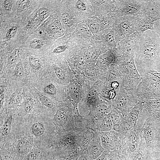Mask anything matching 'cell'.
<instances>
[{"mask_svg": "<svg viewBox=\"0 0 160 160\" xmlns=\"http://www.w3.org/2000/svg\"><path fill=\"white\" fill-rule=\"evenodd\" d=\"M139 34V40L134 60L141 76L149 70L153 69L160 61V39L153 30H148Z\"/></svg>", "mask_w": 160, "mask_h": 160, "instance_id": "obj_1", "label": "cell"}, {"mask_svg": "<svg viewBox=\"0 0 160 160\" xmlns=\"http://www.w3.org/2000/svg\"><path fill=\"white\" fill-rule=\"evenodd\" d=\"M150 1L142 0L116 1V14L118 17L136 16L146 12Z\"/></svg>", "mask_w": 160, "mask_h": 160, "instance_id": "obj_2", "label": "cell"}, {"mask_svg": "<svg viewBox=\"0 0 160 160\" xmlns=\"http://www.w3.org/2000/svg\"><path fill=\"white\" fill-rule=\"evenodd\" d=\"M141 76L143 89L147 91L146 100L160 98V73L151 69Z\"/></svg>", "mask_w": 160, "mask_h": 160, "instance_id": "obj_3", "label": "cell"}, {"mask_svg": "<svg viewBox=\"0 0 160 160\" xmlns=\"http://www.w3.org/2000/svg\"><path fill=\"white\" fill-rule=\"evenodd\" d=\"M116 20L114 33L118 43L136 32L135 16L128 15L118 17Z\"/></svg>", "mask_w": 160, "mask_h": 160, "instance_id": "obj_4", "label": "cell"}, {"mask_svg": "<svg viewBox=\"0 0 160 160\" xmlns=\"http://www.w3.org/2000/svg\"><path fill=\"white\" fill-rule=\"evenodd\" d=\"M143 136L140 129L136 124L122 139L123 144L129 156H133L141 145Z\"/></svg>", "mask_w": 160, "mask_h": 160, "instance_id": "obj_5", "label": "cell"}, {"mask_svg": "<svg viewBox=\"0 0 160 160\" xmlns=\"http://www.w3.org/2000/svg\"><path fill=\"white\" fill-rule=\"evenodd\" d=\"M139 38V33L135 32L118 43V50L121 59L127 60L134 56Z\"/></svg>", "mask_w": 160, "mask_h": 160, "instance_id": "obj_6", "label": "cell"}, {"mask_svg": "<svg viewBox=\"0 0 160 160\" xmlns=\"http://www.w3.org/2000/svg\"><path fill=\"white\" fill-rule=\"evenodd\" d=\"M100 133L101 144L104 149L110 151L116 150L121 140L117 132L113 129Z\"/></svg>", "mask_w": 160, "mask_h": 160, "instance_id": "obj_7", "label": "cell"}, {"mask_svg": "<svg viewBox=\"0 0 160 160\" xmlns=\"http://www.w3.org/2000/svg\"><path fill=\"white\" fill-rule=\"evenodd\" d=\"M149 151L153 148L156 139V132L153 121L148 117L140 129Z\"/></svg>", "mask_w": 160, "mask_h": 160, "instance_id": "obj_8", "label": "cell"}, {"mask_svg": "<svg viewBox=\"0 0 160 160\" xmlns=\"http://www.w3.org/2000/svg\"><path fill=\"white\" fill-rule=\"evenodd\" d=\"M136 31L140 33L148 30L153 31L156 21L146 11L144 13L135 16Z\"/></svg>", "mask_w": 160, "mask_h": 160, "instance_id": "obj_9", "label": "cell"}, {"mask_svg": "<svg viewBox=\"0 0 160 160\" xmlns=\"http://www.w3.org/2000/svg\"><path fill=\"white\" fill-rule=\"evenodd\" d=\"M105 150L101 143L100 132L94 130L92 140L86 151L93 160L98 158Z\"/></svg>", "mask_w": 160, "mask_h": 160, "instance_id": "obj_10", "label": "cell"}, {"mask_svg": "<svg viewBox=\"0 0 160 160\" xmlns=\"http://www.w3.org/2000/svg\"><path fill=\"white\" fill-rule=\"evenodd\" d=\"M84 151L80 146H76L63 150L58 155L56 158L58 160H77Z\"/></svg>", "mask_w": 160, "mask_h": 160, "instance_id": "obj_11", "label": "cell"}, {"mask_svg": "<svg viewBox=\"0 0 160 160\" xmlns=\"http://www.w3.org/2000/svg\"><path fill=\"white\" fill-rule=\"evenodd\" d=\"M15 148V152L19 159L20 160H22L32 148L27 139L21 138L17 141Z\"/></svg>", "mask_w": 160, "mask_h": 160, "instance_id": "obj_12", "label": "cell"}, {"mask_svg": "<svg viewBox=\"0 0 160 160\" xmlns=\"http://www.w3.org/2000/svg\"><path fill=\"white\" fill-rule=\"evenodd\" d=\"M93 131L87 128H81L79 136L78 143L79 146L84 151H86L92 140Z\"/></svg>", "mask_w": 160, "mask_h": 160, "instance_id": "obj_13", "label": "cell"}, {"mask_svg": "<svg viewBox=\"0 0 160 160\" xmlns=\"http://www.w3.org/2000/svg\"><path fill=\"white\" fill-rule=\"evenodd\" d=\"M144 102V100L140 99L128 113L125 116L134 125L136 124L139 118L143 108V104Z\"/></svg>", "mask_w": 160, "mask_h": 160, "instance_id": "obj_14", "label": "cell"}, {"mask_svg": "<svg viewBox=\"0 0 160 160\" xmlns=\"http://www.w3.org/2000/svg\"><path fill=\"white\" fill-rule=\"evenodd\" d=\"M113 129L109 114L100 118L97 124V130L100 132H108Z\"/></svg>", "mask_w": 160, "mask_h": 160, "instance_id": "obj_15", "label": "cell"}, {"mask_svg": "<svg viewBox=\"0 0 160 160\" xmlns=\"http://www.w3.org/2000/svg\"><path fill=\"white\" fill-rule=\"evenodd\" d=\"M46 127L44 123L40 121H35L31 124L30 131L32 136L38 138L43 136L46 131Z\"/></svg>", "mask_w": 160, "mask_h": 160, "instance_id": "obj_16", "label": "cell"}, {"mask_svg": "<svg viewBox=\"0 0 160 160\" xmlns=\"http://www.w3.org/2000/svg\"><path fill=\"white\" fill-rule=\"evenodd\" d=\"M109 114L112 122L113 129L116 131L124 116L120 111L115 108L111 109Z\"/></svg>", "mask_w": 160, "mask_h": 160, "instance_id": "obj_17", "label": "cell"}, {"mask_svg": "<svg viewBox=\"0 0 160 160\" xmlns=\"http://www.w3.org/2000/svg\"><path fill=\"white\" fill-rule=\"evenodd\" d=\"M70 91L73 100L72 103L73 106V109H77V105L79 100L80 92L78 85L76 83L71 84L70 87Z\"/></svg>", "mask_w": 160, "mask_h": 160, "instance_id": "obj_18", "label": "cell"}, {"mask_svg": "<svg viewBox=\"0 0 160 160\" xmlns=\"http://www.w3.org/2000/svg\"><path fill=\"white\" fill-rule=\"evenodd\" d=\"M112 60L113 57L109 53H105L99 57L97 63V65L99 68L104 67L110 63Z\"/></svg>", "mask_w": 160, "mask_h": 160, "instance_id": "obj_19", "label": "cell"}, {"mask_svg": "<svg viewBox=\"0 0 160 160\" xmlns=\"http://www.w3.org/2000/svg\"><path fill=\"white\" fill-rule=\"evenodd\" d=\"M96 96V91L92 90L89 92L86 98L87 105L89 107L91 108L92 109L95 108L98 104L97 102Z\"/></svg>", "mask_w": 160, "mask_h": 160, "instance_id": "obj_20", "label": "cell"}, {"mask_svg": "<svg viewBox=\"0 0 160 160\" xmlns=\"http://www.w3.org/2000/svg\"><path fill=\"white\" fill-rule=\"evenodd\" d=\"M13 120L11 116H8L4 121L2 126L1 132L4 136L8 135L12 128Z\"/></svg>", "mask_w": 160, "mask_h": 160, "instance_id": "obj_21", "label": "cell"}, {"mask_svg": "<svg viewBox=\"0 0 160 160\" xmlns=\"http://www.w3.org/2000/svg\"><path fill=\"white\" fill-rule=\"evenodd\" d=\"M93 160H117L115 151L105 150L97 159Z\"/></svg>", "mask_w": 160, "mask_h": 160, "instance_id": "obj_22", "label": "cell"}, {"mask_svg": "<svg viewBox=\"0 0 160 160\" xmlns=\"http://www.w3.org/2000/svg\"><path fill=\"white\" fill-rule=\"evenodd\" d=\"M0 160H20L15 152L1 150Z\"/></svg>", "mask_w": 160, "mask_h": 160, "instance_id": "obj_23", "label": "cell"}, {"mask_svg": "<svg viewBox=\"0 0 160 160\" xmlns=\"http://www.w3.org/2000/svg\"><path fill=\"white\" fill-rule=\"evenodd\" d=\"M36 91L41 103L47 108H51L54 106V103L48 97L36 89Z\"/></svg>", "mask_w": 160, "mask_h": 160, "instance_id": "obj_24", "label": "cell"}, {"mask_svg": "<svg viewBox=\"0 0 160 160\" xmlns=\"http://www.w3.org/2000/svg\"><path fill=\"white\" fill-rule=\"evenodd\" d=\"M105 39L107 44L111 47H115L117 44V40L113 31H108L105 36Z\"/></svg>", "mask_w": 160, "mask_h": 160, "instance_id": "obj_25", "label": "cell"}, {"mask_svg": "<svg viewBox=\"0 0 160 160\" xmlns=\"http://www.w3.org/2000/svg\"><path fill=\"white\" fill-rule=\"evenodd\" d=\"M29 60L30 65L34 69L38 70L41 67V62L39 58L31 56L29 58Z\"/></svg>", "mask_w": 160, "mask_h": 160, "instance_id": "obj_26", "label": "cell"}, {"mask_svg": "<svg viewBox=\"0 0 160 160\" xmlns=\"http://www.w3.org/2000/svg\"><path fill=\"white\" fill-rule=\"evenodd\" d=\"M35 102L32 99L28 98L24 102V109L26 113H30L32 112L34 107Z\"/></svg>", "mask_w": 160, "mask_h": 160, "instance_id": "obj_27", "label": "cell"}, {"mask_svg": "<svg viewBox=\"0 0 160 160\" xmlns=\"http://www.w3.org/2000/svg\"><path fill=\"white\" fill-rule=\"evenodd\" d=\"M49 30L52 32H60L63 29V27L60 21L57 19L55 20L50 25Z\"/></svg>", "mask_w": 160, "mask_h": 160, "instance_id": "obj_28", "label": "cell"}, {"mask_svg": "<svg viewBox=\"0 0 160 160\" xmlns=\"http://www.w3.org/2000/svg\"><path fill=\"white\" fill-rule=\"evenodd\" d=\"M20 52L19 49H15L10 55L9 59V62L10 64L16 63L18 61L19 57Z\"/></svg>", "mask_w": 160, "mask_h": 160, "instance_id": "obj_29", "label": "cell"}, {"mask_svg": "<svg viewBox=\"0 0 160 160\" xmlns=\"http://www.w3.org/2000/svg\"><path fill=\"white\" fill-rule=\"evenodd\" d=\"M43 90L45 93L51 95H54L56 93V88L55 86L52 83L49 84L45 86Z\"/></svg>", "mask_w": 160, "mask_h": 160, "instance_id": "obj_30", "label": "cell"}, {"mask_svg": "<svg viewBox=\"0 0 160 160\" xmlns=\"http://www.w3.org/2000/svg\"><path fill=\"white\" fill-rule=\"evenodd\" d=\"M22 100V97L21 94L18 92L13 94L11 99V103L14 105L20 104Z\"/></svg>", "mask_w": 160, "mask_h": 160, "instance_id": "obj_31", "label": "cell"}, {"mask_svg": "<svg viewBox=\"0 0 160 160\" xmlns=\"http://www.w3.org/2000/svg\"><path fill=\"white\" fill-rule=\"evenodd\" d=\"M62 19L65 24L68 26H71L73 23V20L71 17L66 13L62 15Z\"/></svg>", "mask_w": 160, "mask_h": 160, "instance_id": "obj_32", "label": "cell"}, {"mask_svg": "<svg viewBox=\"0 0 160 160\" xmlns=\"http://www.w3.org/2000/svg\"><path fill=\"white\" fill-rule=\"evenodd\" d=\"M79 31L80 34L84 36L89 37L91 35L90 30L85 25H81L79 27Z\"/></svg>", "mask_w": 160, "mask_h": 160, "instance_id": "obj_33", "label": "cell"}, {"mask_svg": "<svg viewBox=\"0 0 160 160\" xmlns=\"http://www.w3.org/2000/svg\"><path fill=\"white\" fill-rule=\"evenodd\" d=\"M42 44V41L38 39H35L33 40L30 43V46L31 48L34 49L41 48Z\"/></svg>", "mask_w": 160, "mask_h": 160, "instance_id": "obj_34", "label": "cell"}, {"mask_svg": "<svg viewBox=\"0 0 160 160\" xmlns=\"http://www.w3.org/2000/svg\"><path fill=\"white\" fill-rule=\"evenodd\" d=\"M55 73L57 77L60 79L63 80L66 78L65 72L60 68L55 67L54 68Z\"/></svg>", "mask_w": 160, "mask_h": 160, "instance_id": "obj_35", "label": "cell"}, {"mask_svg": "<svg viewBox=\"0 0 160 160\" xmlns=\"http://www.w3.org/2000/svg\"><path fill=\"white\" fill-rule=\"evenodd\" d=\"M17 30L16 26H14L10 28L6 35V38L8 39L13 37L16 34Z\"/></svg>", "mask_w": 160, "mask_h": 160, "instance_id": "obj_36", "label": "cell"}, {"mask_svg": "<svg viewBox=\"0 0 160 160\" xmlns=\"http://www.w3.org/2000/svg\"><path fill=\"white\" fill-rule=\"evenodd\" d=\"M39 15L40 18L44 20L49 16V11L45 7H41L39 9Z\"/></svg>", "mask_w": 160, "mask_h": 160, "instance_id": "obj_37", "label": "cell"}, {"mask_svg": "<svg viewBox=\"0 0 160 160\" xmlns=\"http://www.w3.org/2000/svg\"><path fill=\"white\" fill-rule=\"evenodd\" d=\"M29 1L28 0L18 1L17 5L18 7L20 9H24L27 7L29 4Z\"/></svg>", "mask_w": 160, "mask_h": 160, "instance_id": "obj_38", "label": "cell"}, {"mask_svg": "<svg viewBox=\"0 0 160 160\" xmlns=\"http://www.w3.org/2000/svg\"><path fill=\"white\" fill-rule=\"evenodd\" d=\"M147 112L148 116L150 118L152 119H160V108L153 112Z\"/></svg>", "mask_w": 160, "mask_h": 160, "instance_id": "obj_39", "label": "cell"}, {"mask_svg": "<svg viewBox=\"0 0 160 160\" xmlns=\"http://www.w3.org/2000/svg\"><path fill=\"white\" fill-rule=\"evenodd\" d=\"M39 160H57L56 158L52 154L48 153L44 154L42 157Z\"/></svg>", "mask_w": 160, "mask_h": 160, "instance_id": "obj_40", "label": "cell"}, {"mask_svg": "<svg viewBox=\"0 0 160 160\" xmlns=\"http://www.w3.org/2000/svg\"><path fill=\"white\" fill-rule=\"evenodd\" d=\"M153 31L158 35L160 39V20L155 22Z\"/></svg>", "mask_w": 160, "mask_h": 160, "instance_id": "obj_41", "label": "cell"}, {"mask_svg": "<svg viewBox=\"0 0 160 160\" xmlns=\"http://www.w3.org/2000/svg\"><path fill=\"white\" fill-rule=\"evenodd\" d=\"M89 27L90 31L93 33H95L99 30L98 25L94 23H92L89 24Z\"/></svg>", "mask_w": 160, "mask_h": 160, "instance_id": "obj_42", "label": "cell"}, {"mask_svg": "<svg viewBox=\"0 0 160 160\" xmlns=\"http://www.w3.org/2000/svg\"><path fill=\"white\" fill-rule=\"evenodd\" d=\"M77 160H93L86 151H84Z\"/></svg>", "mask_w": 160, "mask_h": 160, "instance_id": "obj_43", "label": "cell"}, {"mask_svg": "<svg viewBox=\"0 0 160 160\" xmlns=\"http://www.w3.org/2000/svg\"><path fill=\"white\" fill-rule=\"evenodd\" d=\"M67 48L66 45H61L55 48L53 50V52L55 54L60 53L65 51Z\"/></svg>", "mask_w": 160, "mask_h": 160, "instance_id": "obj_44", "label": "cell"}, {"mask_svg": "<svg viewBox=\"0 0 160 160\" xmlns=\"http://www.w3.org/2000/svg\"><path fill=\"white\" fill-rule=\"evenodd\" d=\"M77 6L79 9L82 11H84L87 9V7L85 4L81 1L79 0L77 1Z\"/></svg>", "mask_w": 160, "mask_h": 160, "instance_id": "obj_45", "label": "cell"}, {"mask_svg": "<svg viewBox=\"0 0 160 160\" xmlns=\"http://www.w3.org/2000/svg\"><path fill=\"white\" fill-rule=\"evenodd\" d=\"M4 5L6 10L7 11H11L12 8V4L11 1L5 0L4 2Z\"/></svg>", "mask_w": 160, "mask_h": 160, "instance_id": "obj_46", "label": "cell"}, {"mask_svg": "<svg viewBox=\"0 0 160 160\" xmlns=\"http://www.w3.org/2000/svg\"><path fill=\"white\" fill-rule=\"evenodd\" d=\"M116 92L114 89H112L108 91V98L110 100L113 99L116 96Z\"/></svg>", "mask_w": 160, "mask_h": 160, "instance_id": "obj_47", "label": "cell"}, {"mask_svg": "<svg viewBox=\"0 0 160 160\" xmlns=\"http://www.w3.org/2000/svg\"><path fill=\"white\" fill-rule=\"evenodd\" d=\"M95 53L94 52H89L86 56V59L88 60H91L95 57Z\"/></svg>", "mask_w": 160, "mask_h": 160, "instance_id": "obj_48", "label": "cell"}, {"mask_svg": "<svg viewBox=\"0 0 160 160\" xmlns=\"http://www.w3.org/2000/svg\"><path fill=\"white\" fill-rule=\"evenodd\" d=\"M15 73L16 76L20 77L22 76L24 74L22 70L19 68H17L15 69Z\"/></svg>", "mask_w": 160, "mask_h": 160, "instance_id": "obj_49", "label": "cell"}, {"mask_svg": "<svg viewBox=\"0 0 160 160\" xmlns=\"http://www.w3.org/2000/svg\"><path fill=\"white\" fill-rule=\"evenodd\" d=\"M119 85V84L118 82L116 81H114L112 82L111 85L113 89L115 90L118 88Z\"/></svg>", "mask_w": 160, "mask_h": 160, "instance_id": "obj_50", "label": "cell"}, {"mask_svg": "<svg viewBox=\"0 0 160 160\" xmlns=\"http://www.w3.org/2000/svg\"><path fill=\"white\" fill-rule=\"evenodd\" d=\"M153 70L160 73V61L156 64Z\"/></svg>", "mask_w": 160, "mask_h": 160, "instance_id": "obj_51", "label": "cell"}, {"mask_svg": "<svg viewBox=\"0 0 160 160\" xmlns=\"http://www.w3.org/2000/svg\"><path fill=\"white\" fill-rule=\"evenodd\" d=\"M158 144H158L160 146V139L159 140Z\"/></svg>", "mask_w": 160, "mask_h": 160, "instance_id": "obj_52", "label": "cell"}, {"mask_svg": "<svg viewBox=\"0 0 160 160\" xmlns=\"http://www.w3.org/2000/svg\"><path fill=\"white\" fill-rule=\"evenodd\" d=\"M59 160H66L64 159H60Z\"/></svg>", "mask_w": 160, "mask_h": 160, "instance_id": "obj_53", "label": "cell"}, {"mask_svg": "<svg viewBox=\"0 0 160 160\" xmlns=\"http://www.w3.org/2000/svg\"><path fill=\"white\" fill-rule=\"evenodd\" d=\"M160 1V0H159Z\"/></svg>", "mask_w": 160, "mask_h": 160, "instance_id": "obj_54", "label": "cell"}, {"mask_svg": "<svg viewBox=\"0 0 160 160\" xmlns=\"http://www.w3.org/2000/svg\"></svg>", "mask_w": 160, "mask_h": 160, "instance_id": "obj_55", "label": "cell"}]
</instances>
